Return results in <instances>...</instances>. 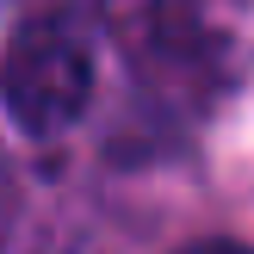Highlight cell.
Wrapping results in <instances>:
<instances>
[{"instance_id": "obj_1", "label": "cell", "mask_w": 254, "mask_h": 254, "mask_svg": "<svg viewBox=\"0 0 254 254\" xmlns=\"http://www.w3.org/2000/svg\"><path fill=\"white\" fill-rule=\"evenodd\" d=\"M93 99V50L62 12L19 19L6 44V112L25 136H62Z\"/></svg>"}, {"instance_id": "obj_2", "label": "cell", "mask_w": 254, "mask_h": 254, "mask_svg": "<svg viewBox=\"0 0 254 254\" xmlns=\"http://www.w3.org/2000/svg\"><path fill=\"white\" fill-rule=\"evenodd\" d=\"M136 68L192 81L217 56V0H93Z\"/></svg>"}, {"instance_id": "obj_3", "label": "cell", "mask_w": 254, "mask_h": 254, "mask_svg": "<svg viewBox=\"0 0 254 254\" xmlns=\"http://www.w3.org/2000/svg\"><path fill=\"white\" fill-rule=\"evenodd\" d=\"M174 254H254L248 242H192V248H174Z\"/></svg>"}]
</instances>
